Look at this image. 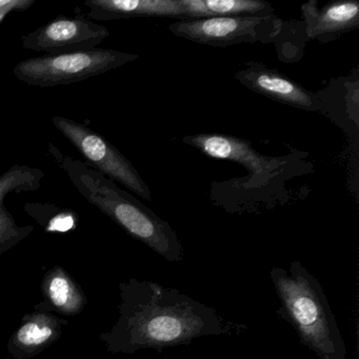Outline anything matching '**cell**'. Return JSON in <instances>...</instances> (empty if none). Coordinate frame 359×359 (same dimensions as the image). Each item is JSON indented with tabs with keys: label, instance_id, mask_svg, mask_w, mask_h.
I'll list each match as a JSON object with an SVG mask.
<instances>
[{
	"label": "cell",
	"instance_id": "7a4b0ae2",
	"mask_svg": "<svg viewBox=\"0 0 359 359\" xmlns=\"http://www.w3.org/2000/svg\"><path fill=\"white\" fill-rule=\"evenodd\" d=\"M49 152L90 205L97 208L128 234L148 245L168 262L184 259V247L167 220L157 216L133 195L119 188L85 161L62 154L52 142L49 144Z\"/></svg>",
	"mask_w": 359,
	"mask_h": 359
},
{
	"label": "cell",
	"instance_id": "6da1fadb",
	"mask_svg": "<svg viewBox=\"0 0 359 359\" xmlns=\"http://www.w3.org/2000/svg\"><path fill=\"white\" fill-rule=\"evenodd\" d=\"M118 318L100 340L114 354L161 351L205 336L236 335L247 331L216 309L178 290L152 281L129 279L119 285Z\"/></svg>",
	"mask_w": 359,
	"mask_h": 359
},
{
	"label": "cell",
	"instance_id": "5bb4252c",
	"mask_svg": "<svg viewBox=\"0 0 359 359\" xmlns=\"http://www.w3.org/2000/svg\"><path fill=\"white\" fill-rule=\"evenodd\" d=\"M41 293L43 302L35 306L36 311L76 316L87 306V296L81 285L60 266L46 273L41 281Z\"/></svg>",
	"mask_w": 359,
	"mask_h": 359
},
{
	"label": "cell",
	"instance_id": "9a60e30c",
	"mask_svg": "<svg viewBox=\"0 0 359 359\" xmlns=\"http://www.w3.org/2000/svg\"><path fill=\"white\" fill-rule=\"evenodd\" d=\"M180 3L182 20L274 13L272 6L262 0H180Z\"/></svg>",
	"mask_w": 359,
	"mask_h": 359
},
{
	"label": "cell",
	"instance_id": "30bf717a",
	"mask_svg": "<svg viewBox=\"0 0 359 359\" xmlns=\"http://www.w3.org/2000/svg\"><path fill=\"white\" fill-rule=\"evenodd\" d=\"M182 140L205 156L241 163L248 171L257 175H268L280 163L277 159L269 158L256 152L251 142L234 136L201 133L187 136Z\"/></svg>",
	"mask_w": 359,
	"mask_h": 359
},
{
	"label": "cell",
	"instance_id": "7c38bea8",
	"mask_svg": "<svg viewBox=\"0 0 359 359\" xmlns=\"http://www.w3.org/2000/svg\"><path fill=\"white\" fill-rule=\"evenodd\" d=\"M309 39L327 43L359 27V4L353 0L336 1L318 8L316 1L302 7Z\"/></svg>",
	"mask_w": 359,
	"mask_h": 359
},
{
	"label": "cell",
	"instance_id": "2e32d148",
	"mask_svg": "<svg viewBox=\"0 0 359 359\" xmlns=\"http://www.w3.org/2000/svg\"><path fill=\"white\" fill-rule=\"evenodd\" d=\"M25 210L47 232H69L79 224V215L75 212L53 203H27Z\"/></svg>",
	"mask_w": 359,
	"mask_h": 359
},
{
	"label": "cell",
	"instance_id": "5b68a950",
	"mask_svg": "<svg viewBox=\"0 0 359 359\" xmlns=\"http://www.w3.org/2000/svg\"><path fill=\"white\" fill-rule=\"evenodd\" d=\"M52 123L83 155L89 167L144 201H152V193L136 168L104 136L68 117H52Z\"/></svg>",
	"mask_w": 359,
	"mask_h": 359
},
{
	"label": "cell",
	"instance_id": "277c9868",
	"mask_svg": "<svg viewBox=\"0 0 359 359\" xmlns=\"http://www.w3.org/2000/svg\"><path fill=\"white\" fill-rule=\"evenodd\" d=\"M137 54L117 50L93 49L72 53L43 54L16 64L13 74L33 87L52 88L79 83L135 62Z\"/></svg>",
	"mask_w": 359,
	"mask_h": 359
},
{
	"label": "cell",
	"instance_id": "9c48e42d",
	"mask_svg": "<svg viewBox=\"0 0 359 359\" xmlns=\"http://www.w3.org/2000/svg\"><path fill=\"white\" fill-rule=\"evenodd\" d=\"M45 173L39 168L15 165L0 175V255L13 249L34 231L33 226H18L6 208L12 193L34 192L41 187Z\"/></svg>",
	"mask_w": 359,
	"mask_h": 359
},
{
	"label": "cell",
	"instance_id": "8fae6325",
	"mask_svg": "<svg viewBox=\"0 0 359 359\" xmlns=\"http://www.w3.org/2000/svg\"><path fill=\"white\" fill-rule=\"evenodd\" d=\"M67 325L66 319L51 312L35 311L25 315L20 327L8 341V353L15 359L33 358L55 344Z\"/></svg>",
	"mask_w": 359,
	"mask_h": 359
},
{
	"label": "cell",
	"instance_id": "ba28073f",
	"mask_svg": "<svg viewBox=\"0 0 359 359\" xmlns=\"http://www.w3.org/2000/svg\"><path fill=\"white\" fill-rule=\"evenodd\" d=\"M235 79L248 89L270 100L304 111H320L323 102L317 94L275 69L259 62H245Z\"/></svg>",
	"mask_w": 359,
	"mask_h": 359
},
{
	"label": "cell",
	"instance_id": "3957f363",
	"mask_svg": "<svg viewBox=\"0 0 359 359\" xmlns=\"http://www.w3.org/2000/svg\"><path fill=\"white\" fill-rule=\"evenodd\" d=\"M271 279L280 302L277 311L297 332L300 342L319 359H348L341 332L316 277L300 262L289 270L275 266Z\"/></svg>",
	"mask_w": 359,
	"mask_h": 359
},
{
	"label": "cell",
	"instance_id": "e0dca14e",
	"mask_svg": "<svg viewBox=\"0 0 359 359\" xmlns=\"http://www.w3.org/2000/svg\"><path fill=\"white\" fill-rule=\"evenodd\" d=\"M36 0H0V26L13 12H26L35 5Z\"/></svg>",
	"mask_w": 359,
	"mask_h": 359
},
{
	"label": "cell",
	"instance_id": "4fadbf2b",
	"mask_svg": "<svg viewBox=\"0 0 359 359\" xmlns=\"http://www.w3.org/2000/svg\"><path fill=\"white\" fill-rule=\"evenodd\" d=\"M86 18L98 22L136 18H168L182 20L180 0H88Z\"/></svg>",
	"mask_w": 359,
	"mask_h": 359
},
{
	"label": "cell",
	"instance_id": "8992f818",
	"mask_svg": "<svg viewBox=\"0 0 359 359\" xmlns=\"http://www.w3.org/2000/svg\"><path fill=\"white\" fill-rule=\"evenodd\" d=\"M283 22L271 14L180 20L169 26L175 36L199 45L229 47L239 43H273Z\"/></svg>",
	"mask_w": 359,
	"mask_h": 359
},
{
	"label": "cell",
	"instance_id": "52a82bcc",
	"mask_svg": "<svg viewBox=\"0 0 359 359\" xmlns=\"http://www.w3.org/2000/svg\"><path fill=\"white\" fill-rule=\"evenodd\" d=\"M110 31L85 15H60L20 39L22 48L50 55L96 49Z\"/></svg>",
	"mask_w": 359,
	"mask_h": 359
}]
</instances>
